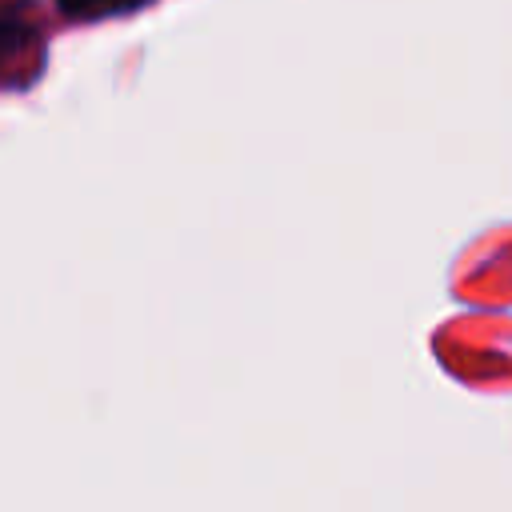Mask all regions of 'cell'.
<instances>
[{"mask_svg":"<svg viewBox=\"0 0 512 512\" xmlns=\"http://www.w3.org/2000/svg\"><path fill=\"white\" fill-rule=\"evenodd\" d=\"M132 0H56V8L72 20H88V16H104V12H116Z\"/></svg>","mask_w":512,"mask_h":512,"instance_id":"obj_1","label":"cell"}]
</instances>
